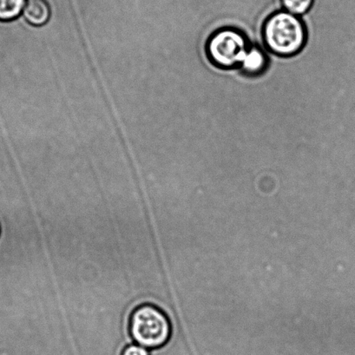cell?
Listing matches in <instances>:
<instances>
[{
    "instance_id": "7",
    "label": "cell",
    "mask_w": 355,
    "mask_h": 355,
    "mask_svg": "<svg viewBox=\"0 0 355 355\" xmlns=\"http://www.w3.org/2000/svg\"><path fill=\"white\" fill-rule=\"evenodd\" d=\"M284 11L295 16H301L311 9L315 0H281Z\"/></svg>"
},
{
    "instance_id": "2",
    "label": "cell",
    "mask_w": 355,
    "mask_h": 355,
    "mask_svg": "<svg viewBox=\"0 0 355 355\" xmlns=\"http://www.w3.org/2000/svg\"><path fill=\"white\" fill-rule=\"evenodd\" d=\"M129 327L133 340L147 349L164 347L172 332L170 319L153 304L137 306L130 315Z\"/></svg>"
},
{
    "instance_id": "5",
    "label": "cell",
    "mask_w": 355,
    "mask_h": 355,
    "mask_svg": "<svg viewBox=\"0 0 355 355\" xmlns=\"http://www.w3.org/2000/svg\"><path fill=\"white\" fill-rule=\"evenodd\" d=\"M24 15L33 26L44 25L51 17V8L46 0H26Z\"/></svg>"
},
{
    "instance_id": "8",
    "label": "cell",
    "mask_w": 355,
    "mask_h": 355,
    "mask_svg": "<svg viewBox=\"0 0 355 355\" xmlns=\"http://www.w3.org/2000/svg\"><path fill=\"white\" fill-rule=\"evenodd\" d=\"M122 355H150V353L147 348L139 344H132L123 348Z\"/></svg>"
},
{
    "instance_id": "3",
    "label": "cell",
    "mask_w": 355,
    "mask_h": 355,
    "mask_svg": "<svg viewBox=\"0 0 355 355\" xmlns=\"http://www.w3.org/2000/svg\"><path fill=\"white\" fill-rule=\"evenodd\" d=\"M250 46L245 34L241 31L223 28L209 37L206 53L210 62L218 68H239Z\"/></svg>"
},
{
    "instance_id": "4",
    "label": "cell",
    "mask_w": 355,
    "mask_h": 355,
    "mask_svg": "<svg viewBox=\"0 0 355 355\" xmlns=\"http://www.w3.org/2000/svg\"><path fill=\"white\" fill-rule=\"evenodd\" d=\"M268 67V55L261 48L250 46L244 56L240 69L244 73L250 77H257L264 73Z\"/></svg>"
},
{
    "instance_id": "6",
    "label": "cell",
    "mask_w": 355,
    "mask_h": 355,
    "mask_svg": "<svg viewBox=\"0 0 355 355\" xmlns=\"http://www.w3.org/2000/svg\"><path fill=\"white\" fill-rule=\"evenodd\" d=\"M26 0H0V21L17 18L25 8Z\"/></svg>"
},
{
    "instance_id": "1",
    "label": "cell",
    "mask_w": 355,
    "mask_h": 355,
    "mask_svg": "<svg viewBox=\"0 0 355 355\" xmlns=\"http://www.w3.org/2000/svg\"><path fill=\"white\" fill-rule=\"evenodd\" d=\"M263 37L265 46L272 53L288 58L301 53L308 34L299 16L280 11L271 15L265 21Z\"/></svg>"
}]
</instances>
